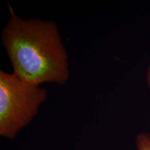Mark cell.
Returning a JSON list of instances; mask_svg holds the SVG:
<instances>
[{"label":"cell","mask_w":150,"mask_h":150,"mask_svg":"<svg viewBox=\"0 0 150 150\" xmlns=\"http://www.w3.org/2000/svg\"><path fill=\"white\" fill-rule=\"evenodd\" d=\"M9 10L1 40L14 74L35 85L65 84L70 75L68 57L55 22L24 20L11 6Z\"/></svg>","instance_id":"6da1fadb"},{"label":"cell","mask_w":150,"mask_h":150,"mask_svg":"<svg viewBox=\"0 0 150 150\" xmlns=\"http://www.w3.org/2000/svg\"><path fill=\"white\" fill-rule=\"evenodd\" d=\"M47 97L40 86L0 71V135L8 139L31 122Z\"/></svg>","instance_id":"7a4b0ae2"},{"label":"cell","mask_w":150,"mask_h":150,"mask_svg":"<svg viewBox=\"0 0 150 150\" xmlns=\"http://www.w3.org/2000/svg\"><path fill=\"white\" fill-rule=\"evenodd\" d=\"M136 144L138 150H150V133L142 132L138 134Z\"/></svg>","instance_id":"3957f363"},{"label":"cell","mask_w":150,"mask_h":150,"mask_svg":"<svg viewBox=\"0 0 150 150\" xmlns=\"http://www.w3.org/2000/svg\"><path fill=\"white\" fill-rule=\"evenodd\" d=\"M147 79L148 86H149V90H150V65H149V67H148V70H147Z\"/></svg>","instance_id":"277c9868"}]
</instances>
